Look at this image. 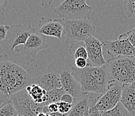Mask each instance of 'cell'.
Here are the masks:
<instances>
[{
  "label": "cell",
  "instance_id": "cell-2",
  "mask_svg": "<svg viewBox=\"0 0 135 116\" xmlns=\"http://www.w3.org/2000/svg\"><path fill=\"white\" fill-rule=\"evenodd\" d=\"M72 74L81 86L85 93H99L106 92L110 82L113 80L110 77L106 65L94 67L89 65L85 69H77L73 67Z\"/></svg>",
  "mask_w": 135,
  "mask_h": 116
},
{
  "label": "cell",
  "instance_id": "cell-8",
  "mask_svg": "<svg viewBox=\"0 0 135 116\" xmlns=\"http://www.w3.org/2000/svg\"><path fill=\"white\" fill-rule=\"evenodd\" d=\"M32 83L38 85L46 91L62 88L59 69L52 63L49 64L46 69L38 72L33 77Z\"/></svg>",
  "mask_w": 135,
  "mask_h": 116
},
{
  "label": "cell",
  "instance_id": "cell-29",
  "mask_svg": "<svg viewBox=\"0 0 135 116\" xmlns=\"http://www.w3.org/2000/svg\"><path fill=\"white\" fill-rule=\"evenodd\" d=\"M89 116H102V112L98 111L94 106L89 109Z\"/></svg>",
  "mask_w": 135,
  "mask_h": 116
},
{
  "label": "cell",
  "instance_id": "cell-15",
  "mask_svg": "<svg viewBox=\"0 0 135 116\" xmlns=\"http://www.w3.org/2000/svg\"><path fill=\"white\" fill-rule=\"evenodd\" d=\"M98 97L91 93H85L81 98L73 99V107L68 116H84L89 114L90 108L96 105Z\"/></svg>",
  "mask_w": 135,
  "mask_h": 116
},
{
  "label": "cell",
  "instance_id": "cell-26",
  "mask_svg": "<svg viewBox=\"0 0 135 116\" xmlns=\"http://www.w3.org/2000/svg\"><path fill=\"white\" fill-rule=\"evenodd\" d=\"M47 113H55L59 112V106L57 103H53L46 106Z\"/></svg>",
  "mask_w": 135,
  "mask_h": 116
},
{
  "label": "cell",
  "instance_id": "cell-12",
  "mask_svg": "<svg viewBox=\"0 0 135 116\" xmlns=\"http://www.w3.org/2000/svg\"><path fill=\"white\" fill-rule=\"evenodd\" d=\"M59 71L61 75L62 88L67 93L71 95L74 99L81 98L85 95L80 83L73 77L71 70H69L67 67H62L59 69Z\"/></svg>",
  "mask_w": 135,
  "mask_h": 116
},
{
  "label": "cell",
  "instance_id": "cell-21",
  "mask_svg": "<svg viewBox=\"0 0 135 116\" xmlns=\"http://www.w3.org/2000/svg\"><path fill=\"white\" fill-rule=\"evenodd\" d=\"M18 111L10 101L1 105L0 116H18Z\"/></svg>",
  "mask_w": 135,
  "mask_h": 116
},
{
  "label": "cell",
  "instance_id": "cell-19",
  "mask_svg": "<svg viewBox=\"0 0 135 116\" xmlns=\"http://www.w3.org/2000/svg\"><path fill=\"white\" fill-rule=\"evenodd\" d=\"M67 93L62 89H55L52 91H47L46 96H47V101L44 104L45 105H49V104L53 103H58L61 101V99L63 97L64 95H65Z\"/></svg>",
  "mask_w": 135,
  "mask_h": 116
},
{
  "label": "cell",
  "instance_id": "cell-30",
  "mask_svg": "<svg viewBox=\"0 0 135 116\" xmlns=\"http://www.w3.org/2000/svg\"><path fill=\"white\" fill-rule=\"evenodd\" d=\"M7 3H8L7 0H0V14L1 16H3L4 14V9L6 7Z\"/></svg>",
  "mask_w": 135,
  "mask_h": 116
},
{
  "label": "cell",
  "instance_id": "cell-11",
  "mask_svg": "<svg viewBox=\"0 0 135 116\" xmlns=\"http://www.w3.org/2000/svg\"><path fill=\"white\" fill-rule=\"evenodd\" d=\"M36 32V29L31 26L22 24L11 26L7 36L10 51L13 52L18 46L25 44L30 36Z\"/></svg>",
  "mask_w": 135,
  "mask_h": 116
},
{
  "label": "cell",
  "instance_id": "cell-24",
  "mask_svg": "<svg viewBox=\"0 0 135 116\" xmlns=\"http://www.w3.org/2000/svg\"><path fill=\"white\" fill-rule=\"evenodd\" d=\"M75 67H77V69H83L88 66V59L83 58H78L75 60Z\"/></svg>",
  "mask_w": 135,
  "mask_h": 116
},
{
  "label": "cell",
  "instance_id": "cell-9",
  "mask_svg": "<svg viewBox=\"0 0 135 116\" xmlns=\"http://www.w3.org/2000/svg\"><path fill=\"white\" fill-rule=\"evenodd\" d=\"M103 44L112 58L135 57V48L128 38L126 33L120 35L116 40L104 41Z\"/></svg>",
  "mask_w": 135,
  "mask_h": 116
},
{
  "label": "cell",
  "instance_id": "cell-28",
  "mask_svg": "<svg viewBox=\"0 0 135 116\" xmlns=\"http://www.w3.org/2000/svg\"><path fill=\"white\" fill-rule=\"evenodd\" d=\"M73 99L71 95H70L69 94L66 93L65 95H63V97L61 99V101H65V102H67V103H70V104H73Z\"/></svg>",
  "mask_w": 135,
  "mask_h": 116
},
{
  "label": "cell",
  "instance_id": "cell-34",
  "mask_svg": "<svg viewBox=\"0 0 135 116\" xmlns=\"http://www.w3.org/2000/svg\"><path fill=\"white\" fill-rule=\"evenodd\" d=\"M18 116H24V115H19Z\"/></svg>",
  "mask_w": 135,
  "mask_h": 116
},
{
  "label": "cell",
  "instance_id": "cell-33",
  "mask_svg": "<svg viewBox=\"0 0 135 116\" xmlns=\"http://www.w3.org/2000/svg\"><path fill=\"white\" fill-rule=\"evenodd\" d=\"M84 116H89V114H88V115H84Z\"/></svg>",
  "mask_w": 135,
  "mask_h": 116
},
{
  "label": "cell",
  "instance_id": "cell-17",
  "mask_svg": "<svg viewBox=\"0 0 135 116\" xmlns=\"http://www.w3.org/2000/svg\"><path fill=\"white\" fill-rule=\"evenodd\" d=\"M26 89L32 99L36 103L42 104V103H45L47 101V96H46L47 91L43 89L38 85L32 83L31 85L26 87Z\"/></svg>",
  "mask_w": 135,
  "mask_h": 116
},
{
  "label": "cell",
  "instance_id": "cell-1",
  "mask_svg": "<svg viewBox=\"0 0 135 116\" xmlns=\"http://www.w3.org/2000/svg\"><path fill=\"white\" fill-rule=\"evenodd\" d=\"M0 61V103L2 105L9 101L12 95L31 85L33 78L29 70L10 60L8 55L1 56Z\"/></svg>",
  "mask_w": 135,
  "mask_h": 116
},
{
  "label": "cell",
  "instance_id": "cell-16",
  "mask_svg": "<svg viewBox=\"0 0 135 116\" xmlns=\"http://www.w3.org/2000/svg\"><path fill=\"white\" fill-rule=\"evenodd\" d=\"M121 103L132 116H135V83L122 87Z\"/></svg>",
  "mask_w": 135,
  "mask_h": 116
},
{
  "label": "cell",
  "instance_id": "cell-18",
  "mask_svg": "<svg viewBox=\"0 0 135 116\" xmlns=\"http://www.w3.org/2000/svg\"><path fill=\"white\" fill-rule=\"evenodd\" d=\"M69 52L75 60L80 58H83L85 59L88 58V51L84 42H79L71 44Z\"/></svg>",
  "mask_w": 135,
  "mask_h": 116
},
{
  "label": "cell",
  "instance_id": "cell-23",
  "mask_svg": "<svg viewBox=\"0 0 135 116\" xmlns=\"http://www.w3.org/2000/svg\"><path fill=\"white\" fill-rule=\"evenodd\" d=\"M57 104L59 106V113H69L73 107V104H70L65 101H61Z\"/></svg>",
  "mask_w": 135,
  "mask_h": 116
},
{
  "label": "cell",
  "instance_id": "cell-22",
  "mask_svg": "<svg viewBox=\"0 0 135 116\" xmlns=\"http://www.w3.org/2000/svg\"><path fill=\"white\" fill-rule=\"evenodd\" d=\"M124 8L128 18L131 19H135V0L124 1Z\"/></svg>",
  "mask_w": 135,
  "mask_h": 116
},
{
  "label": "cell",
  "instance_id": "cell-7",
  "mask_svg": "<svg viewBox=\"0 0 135 116\" xmlns=\"http://www.w3.org/2000/svg\"><path fill=\"white\" fill-rule=\"evenodd\" d=\"M122 87L112 80L110 82L106 92L99 95L95 107L101 112L110 111L121 102Z\"/></svg>",
  "mask_w": 135,
  "mask_h": 116
},
{
  "label": "cell",
  "instance_id": "cell-3",
  "mask_svg": "<svg viewBox=\"0 0 135 116\" xmlns=\"http://www.w3.org/2000/svg\"><path fill=\"white\" fill-rule=\"evenodd\" d=\"M105 65L112 79L120 85L135 83V57L109 58Z\"/></svg>",
  "mask_w": 135,
  "mask_h": 116
},
{
  "label": "cell",
  "instance_id": "cell-20",
  "mask_svg": "<svg viewBox=\"0 0 135 116\" xmlns=\"http://www.w3.org/2000/svg\"><path fill=\"white\" fill-rule=\"evenodd\" d=\"M102 116H132L120 102L116 107L108 112H102Z\"/></svg>",
  "mask_w": 135,
  "mask_h": 116
},
{
  "label": "cell",
  "instance_id": "cell-25",
  "mask_svg": "<svg viewBox=\"0 0 135 116\" xmlns=\"http://www.w3.org/2000/svg\"><path fill=\"white\" fill-rule=\"evenodd\" d=\"M9 28L10 26L7 25H2L0 26V40H3L7 38Z\"/></svg>",
  "mask_w": 135,
  "mask_h": 116
},
{
  "label": "cell",
  "instance_id": "cell-10",
  "mask_svg": "<svg viewBox=\"0 0 135 116\" xmlns=\"http://www.w3.org/2000/svg\"><path fill=\"white\" fill-rule=\"evenodd\" d=\"M49 47L46 42V36L36 32L30 36L25 44L18 46L15 50L16 52L23 54L27 60L33 62L39 51L48 49Z\"/></svg>",
  "mask_w": 135,
  "mask_h": 116
},
{
  "label": "cell",
  "instance_id": "cell-4",
  "mask_svg": "<svg viewBox=\"0 0 135 116\" xmlns=\"http://www.w3.org/2000/svg\"><path fill=\"white\" fill-rule=\"evenodd\" d=\"M62 23L66 44L85 42L93 36L96 29L95 25L88 19L62 20Z\"/></svg>",
  "mask_w": 135,
  "mask_h": 116
},
{
  "label": "cell",
  "instance_id": "cell-32",
  "mask_svg": "<svg viewBox=\"0 0 135 116\" xmlns=\"http://www.w3.org/2000/svg\"><path fill=\"white\" fill-rule=\"evenodd\" d=\"M38 116H50V115H49V113H43V112H41V113L38 115Z\"/></svg>",
  "mask_w": 135,
  "mask_h": 116
},
{
  "label": "cell",
  "instance_id": "cell-6",
  "mask_svg": "<svg viewBox=\"0 0 135 116\" xmlns=\"http://www.w3.org/2000/svg\"><path fill=\"white\" fill-rule=\"evenodd\" d=\"M19 115L24 116H38L41 112H45L44 103L39 104L32 99L26 89H23L16 93L9 99Z\"/></svg>",
  "mask_w": 135,
  "mask_h": 116
},
{
  "label": "cell",
  "instance_id": "cell-27",
  "mask_svg": "<svg viewBox=\"0 0 135 116\" xmlns=\"http://www.w3.org/2000/svg\"><path fill=\"white\" fill-rule=\"evenodd\" d=\"M126 34H127L128 38L129 41L135 48V27L133 28L132 30L127 32Z\"/></svg>",
  "mask_w": 135,
  "mask_h": 116
},
{
  "label": "cell",
  "instance_id": "cell-31",
  "mask_svg": "<svg viewBox=\"0 0 135 116\" xmlns=\"http://www.w3.org/2000/svg\"><path fill=\"white\" fill-rule=\"evenodd\" d=\"M50 116H68L69 113H49Z\"/></svg>",
  "mask_w": 135,
  "mask_h": 116
},
{
  "label": "cell",
  "instance_id": "cell-13",
  "mask_svg": "<svg viewBox=\"0 0 135 116\" xmlns=\"http://www.w3.org/2000/svg\"><path fill=\"white\" fill-rule=\"evenodd\" d=\"M84 42L88 51V64L94 67H101L105 65L107 61L103 54V42L94 36L89 38Z\"/></svg>",
  "mask_w": 135,
  "mask_h": 116
},
{
  "label": "cell",
  "instance_id": "cell-14",
  "mask_svg": "<svg viewBox=\"0 0 135 116\" xmlns=\"http://www.w3.org/2000/svg\"><path fill=\"white\" fill-rule=\"evenodd\" d=\"M38 32L44 36L60 39L64 32V26L61 19L42 18L38 23Z\"/></svg>",
  "mask_w": 135,
  "mask_h": 116
},
{
  "label": "cell",
  "instance_id": "cell-5",
  "mask_svg": "<svg viewBox=\"0 0 135 116\" xmlns=\"http://www.w3.org/2000/svg\"><path fill=\"white\" fill-rule=\"evenodd\" d=\"M55 12L62 20L88 19L92 8L84 0H65L55 9Z\"/></svg>",
  "mask_w": 135,
  "mask_h": 116
}]
</instances>
